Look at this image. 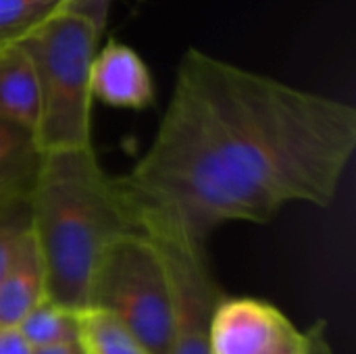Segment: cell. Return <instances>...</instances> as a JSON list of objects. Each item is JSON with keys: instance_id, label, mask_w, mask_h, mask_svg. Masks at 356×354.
<instances>
[{"instance_id": "6da1fadb", "label": "cell", "mask_w": 356, "mask_h": 354, "mask_svg": "<svg viewBox=\"0 0 356 354\" xmlns=\"http://www.w3.org/2000/svg\"><path fill=\"white\" fill-rule=\"evenodd\" d=\"M356 150V108L188 48L152 144L119 177L140 225L204 244L234 221L330 207Z\"/></svg>"}, {"instance_id": "7a4b0ae2", "label": "cell", "mask_w": 356, "mask_h": 354, "mask_svg": "<svg viewBox=\"0 0 356 354\" xmlns=\"http://www.w3.org/2000/svg\"><path fill=\"white\" fill-rule=\"evenodd\" d=\"M29 207L46 298L88 313L92 277L104 250L127 234H144L119 177L102 169L94 146L46 152L29 190Z\"/></svg>"}, {"instance_id": "3957f363", "label": "cell", "mask_w": 356, "mask_h": 354, "mask_svg": "<svg viewBox=\"0 0 356 354\" xmlns=\"http://www.w3.org/2000/svg\"><path fill=\"white\" fill-rule=\"evenodd\" d=\"M100 40L90 21L58 10L21 42L40 88L33 136L42 154L92 146L90 67Z\"/></svg>"}, {"instance_id": "277c9868", "label": "cell", "mask_w": 356, "mask_h": 354, "mask_svg": "<svg viewBox=\"0 0 356 354\" xmlns=\"http://www.w3.org/2000/svg\"><path fill=\"white\" fill-rule=\"evenodd\" d=\"M88 305V311L113 317L150 354L171 351L167 271L146 234H127L104 250L92 277Z\"/></svg>"}, {"instance_id": "5b68a950", "label": "cell", "mask_w": 356, "mask_h": 354, "mask_svg": "<svg viewBox=\"0 0 356 354\" xmlns=\"http://www.w3.org/2000/svg\"><path fill=\"white\" fill-rule=\"evenodd\" d=\"M142 230L161 252L167 271L173 323L169 354H211V323L225 292L211 271L207 246L161 223H144Z\"/></svg>"}, {"instance_id": "8992f818", "label": "cell", "mask_w": 356, "mask_h": 354, "mask_svg": "<svg viewBox=\"0 0 356 354\" xmlns=\"http://www.w3.org/2000/svg\"><path fill=\"white\" fill-rule=\"evenodd\" d=\"M292 328L294 323L271 303L225 296L211 323V354H265Z\"/></svg>"}, {"instance_id": "52a82bcc", "label": "cell", "mask_w": 356, "mask_h": 354, "mask_svg": "<svg viewBox=\"0 0 356 354\" xmlns=\"http://www.w3.org/2000/svg\"><path fill=\"white\" fill-rule=\"evenodd\" d=\"M90 94L113 108L144 111L154 102V81L144 58L127 44L108 40L90 67Z\"/></svg>"}, {"instance_id": "ba28073f", "label": "cell", "mask_w": 356, "mask_h": 354, "mask_svg": "<svg viewBox=\"0 0 356 354\" xmlns=\"http://www.w3.org/2000/svg\"><path fill=\"white\" fill-rule=\"evenodd\" d=\"M46 298V277L31 230L0 282V328L19 323Z\"/></svg>"}, {"instance_id": "9c48e42d", "label": "cell", "mask_w": 356, "mask_h": 354, "mask_svg": "<svg viewBox=\"0 0 356 354\" xmlns=\"http://www.w3.org/2000/svg\"><path fill=\"white\" fill-rule=\"evenodd\" d=\"M40 117V88L29 54L21 44L0 48V119L31 131Z\"/></svg>"}, {"instance_id": "30bf717a", "label": "cell", "mask_w": 356, "mask_h": 354, "mask_svg": "<svg viewBox=\"0 0 356 354\" xmlns=\"http://www.w3.org/2000/svg\"><path fill=\"white\" fill-rule=\"evenodd\" d=\"M40 156L29 127L0 119V196L29 192Z\"/></svg>"}, {"instance_id": "8fae6325", "label": "cell", "mask_w": 356, "mask_h": 354, "mask_svg": "<svg viewBox=\"0 0 356 354\" xmlns=\"http://www.w3.org/2000/svg\"><path fill=\"white\" fill-rule=\"evenodd\" d=\"M19 334L27 346L44 348L83 340V313H75L44 298L21 323Z\"/></svg>"}, {"instance_id": "7c38bea8", "label": "cell", "mask_w": 356, "mask_h": 354, "mask_svg": "<svg viewBox=\"0 0 356 354\" xmlns=\"http://www.w3.org/2000/svg\"><path fill=\"white\" fill-rule=\"evenodd\" d=\"M65 0H0V48L21 44L60 10Z\"/></svg>"}, {"instance_id": "4fadbf2b", "label": "cell", "mask_w": 356, "mask_h": 354, "mask_svg": "<svg viewBox=\"0 0 356 354\" xmlns=\"http://www.w3.org/2000/svg\"><path fill=\"white\" fill-rule=\"evenodd\" d=\"M83 344L90 354H150L125 328L100 311L83 313Z\"/></svg>"}, {"instance_id": "5bb4252c", "label": "cell", "mask_w": 356, "mask_h": 354, "mask_svg": "<svg viewBox=\"0 0 356 354\" xmlns=\"http://www.w3.org/2000/svg\"><path fill=\"white\" fill-rule=\"evenodd\" d=\"M31 230L29 192L0 204V282L19 255Z\"/></svg>"}, {"instance_id": "9a60e30c", "label": "cell", "mask_w": 356, "mask_h": 354, "mask_svg": "<svg viewBox=\"0 0 356 354\" xmlns=\"http://www.w3.org/2000/svg\"><path fill=\"white\" fill-rule=\"evenodd\" d=\"M111 4H113V0H65L60 10L90 21L98 31L104 33L108 13H111Z\"/></svg>"}, {"instance_id": "2e32d148", "label": "cell", "mask_w": 356, "mask_h": 354, "mask_svg": "<svg viewBox=\"0 0 356 354\" xmlns=\"http://www.w3.org/2000/svg\"><path fill=\"white\" fill-rule=\"evenodd\" d=\"M265 354H309V336L307 332H300L296 325Z\"/></svg>"}, {"instance_id": "e0dca14e", "label": "cell", "mask_w": 356, "mask_h": 354, "mask_svg": "<svg viewBox=\"0 0 356 354\" xmlns=\"http://www.w3.org/2000/svg\"><path fill=\"white\" fill-rule=\"evenodd\" d=\"M0 354H31L17 328H0Z\"/></svg>"}, {"instance_id": "ac0fdd59", "label": "cell", "mask_w": 356, "mask_h": 354, "mask_svg": "<svg viewBox=\"0 0 356 354\" xmlns=\"http://www.w3.org/2000/svg\"><path fill=\"white\" fill-rule=\"evenodd\" d=\"M309 354H334V348L327 340V325L325 321H315L309 330Z\"/></svg>"}, {"instance_id": "d6986e66", "label": "cell", "mask_w": 356, "mask_h": 354, "mask_svg": "<svg viewBox=\"0 0 356 354\" xmlns=\"http://www.w3.org/2000/svg\"><path fill=\"white\" fill-rule=\"evenodd\" d=\"M31 354H90L83 340L81 342H69V344H56V346H44V348H33Z\"/></svg>"}, {"instance_id": "ffe728a7", "label": "cell", "mask_w": 356, "mask_h": 354, "mask_svg": "<svg viewBox=\"0 0 356 354\" xmlns=\"http://www.w3.org/2000/svg\"><path fill=\"white\" fill-rule=\"evenodd\" d=\"M21 194H25V192H21ZM15 196H19V194H8V196H0V204H2V202H6V200H10V198H15Z\"/></svg>"}]
</instances>
